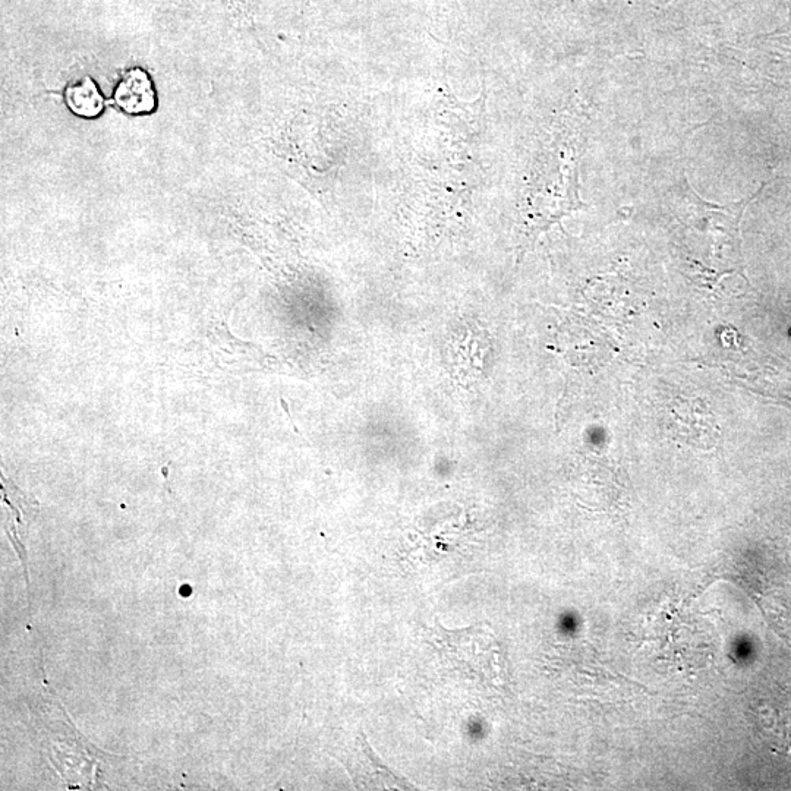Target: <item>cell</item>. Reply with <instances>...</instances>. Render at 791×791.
Returning a JSON list of instances; mask_svg holds the SVG:
<instances>
[{
  "instance_id": "obj_2",
  "label": "cell",
  "mask_w": 791,
  "mask_h": 791,
  "mask_svg": "<svg viewBox=\"0 0 791 791\" xmlns=\"http://www.w3.org/2000/svg\"><path fill=\"white\" fill-rule=\"evenodd\" d=\"M66 103L75 115L83 118H96L105 109V99L90 77L81 78L68 85L65 93Z\"/></svg>"
},
{
  "instance_id": "obj_3",
  "label": "cell",
  "mask_w": 791,
  "mask_h": 791,
  "mask_svg": "<svg viewBox=\"0 0 791 791\" xmlns=\"http://www.w3.org/2000/svg\"><path fill=\"white\" fill-rule=\"evenodd\" d=\"M189 594H191V588H189L188 585H187V589H181V595H185V597H188Z\"/></svg>"
},
{
  "instance_id": "obj_1",
  "label": "cell",
  "mask_w": 791,
  "mask_h": 791,
  "mask_svg": "<svg viewBox=\"0 0 791 791\" xmlns=\"http://www.w3.org/2000/svg\"><path fill=\"white\" fill-rule=\"evenodd\" d=\"M116 105L129 115H144L156 107V91L153 81L140 68L129 69L116 85Z\"/></svg>"
}]
</instances>
